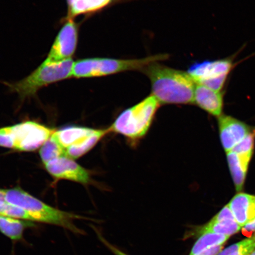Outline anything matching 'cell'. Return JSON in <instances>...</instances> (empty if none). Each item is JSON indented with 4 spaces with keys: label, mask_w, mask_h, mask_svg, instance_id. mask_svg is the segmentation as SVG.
<instances>
[{
    "label": "cell",
    "mask_w": 255,
    "mask_h": 255,
    "mask_svg": "<svg viewBox=\"0 0 255 255\" xmlns=\"http://www.w3.org/2000/svg\"><path fill=\"white\" fill-rule=\"evenodd\" d=\"M255 145V135L251 133L243 141L235 146L232 151L238 154L253 157Z\"/></svg>",
    "instance_id": "21"
},
{
    "label": "cell",
    "mask_w": 255,
    "mask_h": 255,
    "mask_svg": "<svg viewBox=\"0 0 255 255\" xmlns=\"http://www.w3.org/2000/svg\"><path fill=\"white\" fill-rule=\"evenodd\" d=\"M99 130L87 127H69L56 130L55 135L65 150L69 147H82L90 144Z\"/></svg>",
    "instance_id": "12"
},
{
    "label": "cell",
    "mask_w": 255,
    "mask_h": 255,
    "mask_svg": "<svg viewBox=\"0 0 255 255\" xmlns=\"http://www.w3.org/2000/svg\"><path fill=\"white\" fill-rule=\"evenodd\" d=\"M78 40V27L73 18H67L44 62L58 63L71 59Z\"/></svg>",
    "instance_id": "8"
},
{
    "label": "cell",
    "mask_w": 255,
    "mask_h": 255,
    "mask_svg": "<svg viewBox=\"0 0 255 255\" xmlns=\"http://www.w3.org/2000/svg\"><path fill=\"white\" fill-rule=\"evenodd\" d=\"M250 255H255V251H254Z\"/></svg>",
    "instance_id": "26"
},
{
    "label": "cell",
    "mask_w": 255,
    "mask_h": 255,
    "mask_svg": "<svg viewBox=\"0 0 255 255\" xmlns=\"http://www.w3.org/2000/svg\"><path fill=\"white\" fill-rule=\"evenodd\" d=\"M40 157L43 164L57 158L65 156V150L59 141L55 132L47 140L40 149Z\"/></svg>",
    "instance_id": "19"
},
{
    "label": "cell",
    "mask_w": 255,
    "mask_h": 255,
    "mask_svg": "<svg viewBox=\"0 0 255 255\" xmlns=\"http://www.w3.org/2000/svg\"><path fill=\"white\" fill-rule=\"evenodd\" d=\"M223 245L213 247L196 255H218L223 250Z\"/></svg>",
    "instance_id": "24"
},
{
    "label": "cell",
    "mask_w": 255,
    "mask_h": 255,
    "mask_svg": "<svg viewBox=\"0 0 255 255\" xmlns=\"http://www.w3.org/2000/svg\"><path fill=\"white\" fill-rule=\"evenodd\" d=\"M152 95L121 113L108 129L132 141L141 139L148 132L159 107Z\"/></svg>",
    "instance_id": "3"
},
{
    "label": "cell",
    "mask_w": 255,
    "mask_h": 255,
    "mask_svg": "<svg viewBox=\"0 0 255 255\" xmlns=\"http://www.w3.org/2000/svg\"><path fill=\"white\" fill-rule=\"evenodd\" d=\"M236 222L243 229L255 218V196L239 193L228 205Z\"/></svg>",
    "instance_id": "14"
},
{
    "label": "cell",
    "mask_w": 255,
    "mask_h": 255,
    "mask_svg": "<svg viewBox=\"0 0 255 255\" xmlns=\"http://www.w3.org/2000/svg\"><path fill=\"white\" fill-rule=\"evenodd\" d=\"M218 126L222 144L226 153L231 152L252 132L247 124L235 118L222 115L218 118Z\"/></svg>",
    "instance_id": "10"
},
{
    "label": "cell",
    "mask_w": 255,
    "mask_h": 255,
    "mask_svg": "<svg viewBox=\"0 0 255 255\" xmlns=\"http://www.w3.org/2000/svg\"><path fill=\"white\" fill-rule=\"evenodd\" d=\"M96 234H97L98 237L99 239H100V240L103 242V243L106 246L108 249H109L112 252V253H114V255H128L126 254V253H124V252L121 251L119 250V249H118L116 247L114 246L113 245H112L109 242L106 240L104 237L102 235L100 234V232L98 231L97 230H96L95 229Z\"/></svg>",
    "instance_id": "23"
},
{
    "label": "cell",
    "mask_w": 255,
    "mask_h": 255,
    "mask_svg": "<svg viewBox=\"0 0 255 255\" xmlns=\"http://www.w3.org/2000/svg\"><path fill=\"white\" fill-rule=\"evenodd\" d=\"M0 146L14 149V142L12 140L9 127L0 128Z\"/></svg>",
    "instance_id": "22"
},
{
    "label": "cell",
    "mask_w": 255,
    "mask_h": 255,
    "mask_svg": "<svg viewBox=\"0 0 255 255\" xmlns=\"http://www.w3.org/2000/svg\"><path fill=\"white\" fill-rule=\"evenodd\" d=\"M142 71L150 80L152 95L159 104L193 103L196 84L187 72L159 62L149 64Z\"/></svg>",
    "instance_id": "1"
},
{
    "label": "cell",
    "mask_w": 255,
    "mask_h": 255,
    "mask_svg": "<svg viewBox=\"0 0 255 255\" xmlns=\"http://www.w3.org/2000/svg\"><path fill=\"white\" fill-rule=\"evenodd\" d=\"M231 237L227 235L216 234H206L200 236L189 255H196L213 247L224 245Z\"/></svg>",
    "instance_id": "18"
},
{
    "label": "cell",
    "mask_w": 255,
    "mask_h": 255,
    "mask_svg": "<svg viewBox=\"0 0 255 255\" xmlns=\"http://www.w3.org/2000/svg\"><path fill=\"white\" fill-rule=\"evenodd\" d=\"M233 67L234 63L231 59L207 60L194 63L187 73L196 84L222 92Z\"/></svg>",
    "instance_id": "6"
},
{
    "label": "cell",
    "mask_w": 255,
    "mask_h": 255,
    "mask_svg": "<svg viewBox=\"0 0 255 255\" xmlns=\"http://www.w3.org/2000/svg\"><path fill=\"white\" fill-rule=\"evenodd\" d=\"M255 251V234L222 250L218 255H250Z\"/></svg>",
    "instance_id": "20"
},
{
    "label": "cell",
    "mask_w": 255,
    "mask_h": 255,
    "mask_svg": "<svg viewBox=\"0 0 255 255\" xmlns=\"http://www.w3.org/2000/svg\"><path fill=\"white\" fill-rule=\"evenodd\" d=\"M167 54H160L138 59H117L111 58H87L78 60L73 64L72 77L92 78L101 77L116 73L142 70L149 64L167 59Z\"/></svg>",
    "instance_id": "4"
},
{
    "label": "cell",
    "mask_w": 255,
    "mask_h": 255,
    "mask_svg": "<svg viewBox=\"0 0 255 255\" xmlns=\"http://www.w3.org/2000/svg\"><path fill=\"white\" fill-rule=\"evenodd\" d=\"M242 229L236 222L230 209L226 205L208 223L197 228L195 232L199 236L206 234H216L231 237Z\"/></svg>",
    "instance_id": "11"
},
{
    "label": "cell",
    "mask_w": 255,
    "mask_h": 255,
    "mask_svg": "<svg viewBox=\"0 0 255 255\" xmlns=\"http://www.w3.org/2000/svg\"><path fill=\"white\" fill-rule=\"evenodd\" d=\"M73 64L72 59L58 63L43 62L27 77L15 82H4V85L23 101L34 97L41 88L71 78Z\"/></svg>",
    "instance_id": "5"
},
{
    "label": "cell",
    "mask_w": 255,
    "mask_h": 255,
    "mask_svg": "<svg viewBox=\"0 0 255 255\" xmlns=\"http://www.w3.org/2000/svg\"><path fill=\"white\" fill-rule=\"evenodd\" d=\"M242 230L247 232H255V218L245 225Z\"/></svg>",
    "instance_id": "25"
},
{
    "label": "cell",
    "mask_w": 255,
    "mask_h": 255,
    "mask_svg": "<svg viewBox=\"0 0 255 255\" xmlns=\"http://www.w3.org/2000/svg\"><path fill=\"white\" fill-rule=\"evenodd\" d=\"M49 174L57 180H66L82 184L91 183L90 173L74 159L62 156L44 165Z\"/></svg>",
    "instance_id": "9"
},
{
    "label": "cell",
    "mask_w": 255,
    "mask_h": 255,
    "mask_svg": "<svg viewBox=\"0 0 255 255\" xmlns=\"http://www.w3.org/2000/svg\"><path fill=\"white\" fill-rule=\"evenodd\" d=\"M251 158L252 157L238 154L234 151L227 153L229 167L238 192H241L244 189Z\"/></svg>",
    "instance_id": "15"
},
{
    "label": "cell",
    "mask_w": 255,
    "mask_h": 255,
    "mask_svg": "<svg viewBox=\"0 0 255 255\" xmlns=\"http://www.w3.org/2000/svg\"><path fill=\"white\" fill-rule=\"evenodd\" d=\"M193 103L213 116L219 118L222 115L223 98L222 92L196 84Z\"/></svg>",
    "instance_id": "13"
},
{
    "label": "cell",
    "mask_w": 255,
    "mask_h": 255,
    "mask_svg": "<svg viewBox=\"0 0 255 255\" xmlns=\"http://www.w3.org/2000/svg\"><path fill=\"white\" fill-rule=\"evenodd\" d=\"M4 191L5 200L25 210L33 217L35 222L59 226L76 235L84 234V231L75 223V220L85 219L81 216L48 205L20 187L4 189Z\"/></svg>",
    "instance_id": "2"
},
{
    "label": "cell",
    "mask_w": 255,
    "mask_h": 255,
    "mask_svg": "<svg viewBox=\"0 0 255 255\" xmlns=\"http://www.w3.org/2000/svg\"><path fill=\"white\" fill-rule=\"evenodd\" d=\"M112 0H66L68 17L74 18L76 16L92 13L107 7Z\"/></svg>",
    "instance_id": "17"
},
{
    "label": "cell",
    "mask_w": 255,
    "mask_h": 255,
    "mask_svg": "<svg viewBox=\"0 0 255 255\" xmlns=\"http://www.w3.org/2000/svg\"><path fill=\"white\" fill-rule=\"evenodd\" d=\"M33 226L32 222L0 215V232L12 241H20L25 229Z\"/></svg>",
    "instance_id": "16"
},
{
    "label": "cell",
    "mask_w": 255,
    "mask_h": 255,
    "mask_svg": "<svg viewBox=\"0 0 255 255\" xmlns=\"http://www.w3.org/2000/svg\"><path fill=\"white\" fill-rule=\"evenodd\" d=\"M14 149L19 151L30 152L41 148L56 130L42 124L26 122L9 126Z\"/></svg>",
    "instance_id": "7"
}]
</instances>
